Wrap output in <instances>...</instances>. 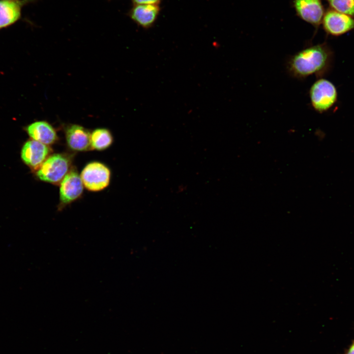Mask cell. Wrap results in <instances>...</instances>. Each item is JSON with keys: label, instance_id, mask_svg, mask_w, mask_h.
<instances>
[{"label": "cell", "instance_id": "obj_7", "mask_svg": "<svg viewBox=\"0 0 354 354\" xmlns=\"http://www.w3.org/2000/svg\"><path fill=\"white\" fill-rule=\"evenodd\" d=\"M323 25L327 33L339 36L354 29V19L346 14L330 10L324 17Z\"/></svg>", "mask_w": 354, "mask_h": 354}, {"label": "cell", "instance_id": "obj_13", "mask_svg": "<svg viewBox=\"0 0 354 354\" xmlns=\"http://www.w3.org/2000/svg\"><path fill=\"white\" fill-rule=\"evenodd\" d=\"M92 149L104 150L110 147L113 142V136L110 131L103 128L93 130L90 135Z\"/></svg>", "mask_w": 354, "mask_h": 354}, {"label": "cell", "instance_id": "obj_1", "mask_svg": "<svg viewBox=\"0 0 354 354\" xmlns=\"http://www.w3.org/2000/svg\"><path fill=\"white\" fill-rule=\"evenodd\" d=\"M333 53L325 43L306 47L290 57L287 62L288 73L302 79L310 75L321 77L330 69Z\"/></svg>", "mask_w": 354, "mask_h": 354}, {"label": "cell", "instance_id": "obj_2", "mask_svg": "<svg viewBox=\"0 0 354 354\" xmlns=\"http://www.w3.org/2000/svg\"><path fill=\"white\" fill-rule=\"evenodd\" d=\"M337 95L334 85L324 78L316 81L309 90L311 105L316 111L320 113L329 110L337 101Z\"/></svg>", "mask_w": 354, "mask_h": 354}, {"label": "cell", "instance_id": "obj_11", "mask_svg": "<svg viewBox=\"0 0 354 354\" xmlns=\"http://www.w3.org/2000/svg\"><path fill=\"white\" fill-rule=\"evenodd\" d=\"M157 4L134 5L129 12L130 18L141 27L147 29L151 27L159 13Z\"/></svg>", "mask_w": 354, "mask_h": 354}, {"label": "cell", "instance_id": "obj_4", "mask_svg": "<svg viewBox=\"0 0 354 354\" xmlns=\"http://www.w3.org/2000/svg\"><path fill=\"white\" fill-rule=\"evenodd\" d=\"M110 176V171L107 166L100 162H93L86 166L80 176L87 189L98 191L107 187Z\"/></svg>", "mask_w": 354, "mask_h": 354}, {"label": "cell", "instance_id": "obj_15", "mask_svg": "<svg viewBox=\"0 0 354 354\" xmlns=\"http://www.w3.org/2000/svg\"><path fill=\"white\" fill-rule=\"evenodd\" d=\"M134 5L138 4H157L158 5L161 0H132Z\"/></svg>", "mask_w": 354, "mask_h": 354}, {"label": "cell", "instance_id": "obj_12", "mask_svg": "<svg viewBox=\"0 0 354 354\" xmlns=\"http://www.w3.org/2000/svg\"><path fill=\"white\" fill-rule=\"evenodd\" d=\"M26 130L32 139L48 146L54 144L58 139L54 128L45 121L34 122L27 127Z\"/></svg>", "mask_w": 354, "mask_h": 354}, {"label": "cell", "instance_id": "obj_8", "mask_svg": "<svg viewBox=\"0 0 354 354\" xmlns=\"http://www.w3.org/2000/svg\"><path fill=\"white\" fill-rule=\"evenodd\" d=\"M38 0H0V30L7 28L21 18L23 7Z\"/></svg>", "mask_w": 354, "mask_h": 354}, {"label": "cell", "instance_id": "obj_14", "mask_svg": "<svg viewBox=\"0 0 354 354\" xmlns=\"http://www.w3.org/2000/svg\"><path fill=\"white\" fill-rule=\"evenodd\" d=\"M328 1L336 11L354 16V0H328Z\"/></svg>", "mask_w": 354, "mask_h": 354}, {"label": "cell", "instance_id": "obj_3", "mask_svg": "<svg viewBox=\"0 0 354 354\" xmlns=\"http://www.w3.org/2000/svg\"><path fill=\"white\" fill-rule=\"evenodd\" d=\"M70 165V160L66 155L52 154L40 166L36 175L42 181L58 183L61 182L68 173Z\"/></svg>", "mask_w": 354, "mask_h": 354}, {"label": "cell", "instance_id": "obj_10", "mask_svg": "<svg viewBox=\"0 0 354 354\" xmlns=\"http://www.w3.org/2000/svg\"><path fill=\"white\" fill-rule=\"evenodd\" d=\"M295 6L303 20L315 25L321 23L324 9L320 0H295Z\"/></svg>", "mask_w": 354, "mask_h": 354}, {"label": "cell", "instance_id": "obj_6", "mask_svg": "<svg viewBox=\"0 0 354 354\" xmlns=\"http://www.w3.org/2000/svg\"><path fill=\"white\" fill-rule=\"evenodd\" d=\"M84 184L81 176L75 171H70L60 182L59 199L63 205L68 204L82 194Z\"/></svg>", "mask_w": 354, "mask_h": 354}, {"label": "cell", "instance_id": "obj_9", "mask_svg": "<svg viewBox=\"0 0 354 354\" xmlns=\"http://www.w3.org/2000/svg\"><path fill=\"white\" fill-rule=\"evenodd\" d=\"M91 133L84 127L78 124H71L65 130V137L68 146L76 151L91 149Z\"/></svg>", "mask_w": 354, "mask_h": 354}, {"label": "cell", "instance_id": "obj_5", "mask_svg": "<svg viewBox=\"0 0 354 354\" xmlns=\"http://www.w3.org/2000/svg\"><path fill=\"white\" fill-rule=\"evenodd\" d=\"M51 152V149L48 145L32 139L24 144L21 151V157L27 165L38 169Z\"/></svg>", "mask_w": 354, "mask_h": 354}, {"label": "cell", "instance_id": "obj_16", "mask_svg": "<svg viewBox=\"0 0 354 354\" xmlns=\"http://www.w3.org/2000/svg\"><path fill=\"white\" fill-rule=\"evenodd\" d=\"M346 354H354V341L351 345Z\"/></svg>", "mask_w": 354, "mask_h": 354}]
</instances>
